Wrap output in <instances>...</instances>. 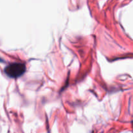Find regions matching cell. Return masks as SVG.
Segmentation results:
<instances>
[{
    "instance_id": "obj_1",
    "label": "cell",
    "mask_w": 133,
    "mask_h": 133,
    "mask_svg": "<svg viewBox=\"0 0 133 133\" xmlns=\"http://www.w3.org/2000/svg\"><path fill=\"white\" fill-rule=\"evenodd\" d=\"M25 70L26 66L25 64L22 63H12L6 66L4 71L9 77L17 78L25 73Z\"/></svg>"
}]
</instances>
